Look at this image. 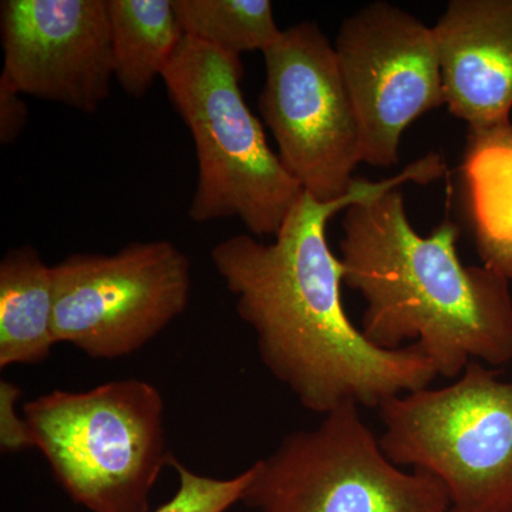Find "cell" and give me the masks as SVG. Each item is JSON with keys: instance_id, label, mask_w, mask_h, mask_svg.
I'll list each match as a JSON object with an SVG mask.
<instances>
[{"instance_id": "cell-7", "label": "cell", "mask_w": 512, "mask_h": 512, "mask_svg": "<svg viewBox=\"0 0 512 512\" xmlns=\"http://www.w3.org/2000/svg\"><path fill=\"white\" fill-rule=\"evenodd\" d=\"M55 336L94 360L133 355L190 302V258L170 241L116 254H73L53 266Z\"/></svg>"}, {"instance_id": "cell-5", "label": "cell", "mask_w": 512, "mask_h": 512, "mask_svg": "<svg viewBox=\"0 0 512 512\" xmlns=\"http://www.w3.org/2000/svg\"><path fill=\"white\" fill-rule=\"evenodd\" d=\"M379 416L383 453L436 477L450 512H512V382L471 362L457 382L392 397Z\"/></svg>"}, {"instance_id": "cell-15", "label": "cell", "mask_w": 512, "mask_h": 512, "mask_svg": "<svg viewBox=\"0 0 512 512\" xmlns=\"http://www.w3.org/2000/svg\"><path fill=\"white\" fill-rule=\"evenodd\" d=\"M184 35L229 56L264 53L282 35L269 0H173Z\"/></svg>"}, {"instance_id": "cell-17", "label": "cell", "mask_w": 512, "mask_h": 512, "mask_svg": "<svg viewBox=\"0 0 512 512\" xmlns=\"http://www.w3.org/2000/svg\"><path fill=\"white\" fill-rule=\"evenodd\" d=\"M20 396L18 386L2 380L0 383V446L2 453H19L32 447L28 424L25 417L16 412V402Z\"/></svg>"}, {"instance_id": "cell-1", "label": "cell", "mask_w": 512, "mask_h": 512, "mask_svg": "<svg viewBox=\"0 0 512 512\" xmlns=\"http://www.w3.org/2000/svg\"><path fill=\"white\" fill-rule=\"evenodd\" d=\"M446 174L443 156L431 153L389 180H355L339 200L320 202L303 192L272 244L239 234L211 249L239 318L255 332L262 363L305 409L323 416L346 403L379 409L439 376L416 346L377 348L350 322L340 291L342 261L326 228L355 202Z\"/></svg>"}, {"instance_id": "cell-11", "label": "cell", "mask_w": 512, "mask_h": 512, "mask_svg": "<svg viewBox=\"0 0 512 512\" xmlns=\"http://www.w3.org/2000/svg\"><path fill=\"white\" fill-rule=\"evenodd\" d=\"M433 33L448 111L470 133L511 126L512 0H451Z\"/></svg>"}, {"instance_id": "cell-9", "label": "cell", "mask_w": 512, "mask_h": 512, "mask_svg": "<svg viewBox=\"0 0 512 512\" xmlns=\"http://www.w3.org/2000/svg\"><path fill=\"white\" fill-rule=\"evenodd\" d=\"M359 128L360 163H399L406 128L444 104L433 28L389 2L348 16L335 42Z\"/></svg>"}, {"instance_id": "cell-8", "label": "cell", "mask_w": 512, "mask_h": 512, "mask_svg": "<svg viewBox=\"0 0 512 512\" xmlns=\"http://www.w3.org/2000/svg\"><path fill=\"white\" fill-rule=\"evenodd\" d=\"M264 59L259 110L279 160L315 200L345 197L355 183L360 141L335 46L316 23L302 22L282 30Z\"/></svg>"}, {"instance_id": "cell-4", "label": "cell", "mask_w": 512, "mask_h": 512, "mask_svg": "<svg viewBox=\"0 0 512 512\" xmlns=\"http://www.w3.org/2000/svg\"><path fill=\"white\" fill-rule=\"evenodd\" d=\"M156 386L114 380L86 392L53 390L23 404L32 447L53 476L92 512H150V495L171 456Z\"/></svg>"}, {"instance_id": "cell-14", "label": "cell", "mask_w": 512, "mask_h": 512, "mask_svg": "<svg viewBox=\"0 0 512 512\" xmlns=\"http://www.w3.org/2000/svg\"><path fill=\"white\" fill-rule=\"evenodd\" d=\"M114 80L143 99L184 39L173 0H107Z\"/></svg>"}, {"instance_id": "cell-10", "label": "cell", "mask_w": 512, "mask_h": 512, "mask_svg": "<svg viewBox=\"0 0 512 512\" xmlns=\"http://www.w3.org/2000/svg\"><path fill=\"white\" fill-rule=\"evenodd\" d=\"M3 70L18 92L96 113L114 79L107 0H3Z\"/></svg>"}, {"instance_id": "cell-6", "label": "cell", "mask_w": 512, "mask_h": 512, "mask_svg": "<svg viewBox=\"0 0 512 512\" xmlns=\"http://www.w3.org/2000/svg\"><path fill=\"white\" fill-rule=\"evenodd\" d=\"M359 407L343 404L286 436L249 467L241 503L258 512H450L444 485L392 463Z\"/></svg>"}, {"instance_id": "cell-3", "label": "cell", "mask_w": 512, "mask_h": 512, "mask_svg": "<svg viewBox=\"0 0 512 512\" xmlns=\"http://www.w3.org/2000/svg\"><path fill=\"white\" fill-rule=\"evenodd\" d=\"M244 73L241 57L184 36L161 79L197 153L190 220L238 218L252 237L275 238L303 188L245 103Z\"/></svg>"}, {"instance_id": "cell-16", "label": "cell", "mask_w": 512, "mask_h": 512, "mask_svg": "<svg viewBox=\"0 0 512 512\" xmlns=\"http://www.w3.org/2000/svg\"><path fill=\"white\" fill-rule=\"evenodd\" d=\"M171 466L178 474L177 493L150 512H227L232 505L241 503L251 480L249 468L237 477L218 480L195 473L175 457Z\"/></svg>"}, {"instance_id": "cell-13", "label": "cell", "mask_w": 512, "mask_h": 512, "mask_svg": "<svg viewBox=\"0 0 512 512\" xmlns=\"http://www.w3.org/2000/svg\"><path fill=\"white\" fill-rule=\"evenodd\" d=\"M461 170L478 255L512 281V124L468 134Z\"/></svg>"}, {"instance_id": "cell-18", "label": "cell", "mask_w": 512, "mask_h": 512, "mask_svg": "<svg viewBox=\"0 0 512 512\" xmlns=\"http://www.w3.org/2000/svg\"><path fill=\"white\" fill-rule=\"evenodd\" d=\"M22 96L5 77L0 76V143L3 146L15 143L28 124V104Z\"/></svg>"}, {"instance_id": "cell-2", "label": "cell", "mask_w": 512, "mask_h": 512, "mask_svg": "<svg viewBox=\"0 0 512 512\" xmlns=\"http://www.w3.org/2000/svg\"><path fill=\"white\" fill-rule=\"evenodd\" d=\"M342 227L343 284L366 302L360 330L369 342L414 345L446 379L471 362H511V281L460 261L453 221L421 237L394 188L350 205Z\"/></svg>"}, {"instance_id": "cell-12", "label": "cell", "mask_w": 512, "mask_h": 512, "mask_svg": "<svg viewBox=\"0 0 512 512\" xmlns=\"http://www.w3.org/2000/svg\"><path fill=\"white\" fill-rule=\"evenodd\" d=\"M55 345L53 266L30 245L10 249L0 262V367L39 365Z\"/></svg>"}]
</instances>
